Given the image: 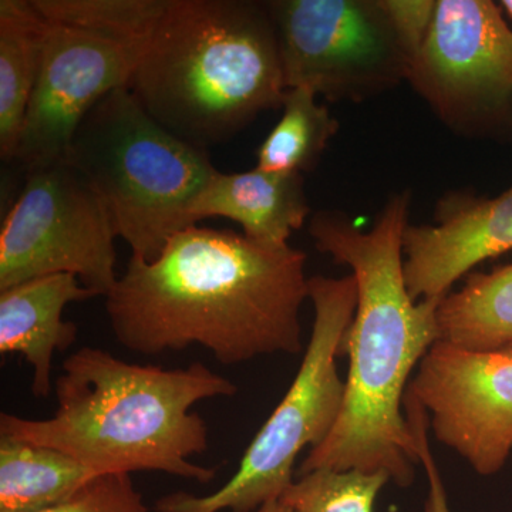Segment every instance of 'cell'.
Instances as JSON below:
<instances>
[{
	"mask_svg": "<svg viewBox=\"0 0 512 512\" xmlns=\"http://www.w3.org/2000/svg\"><path fill=\"white\" fill-rule=\"evenodd\" d=\"M389 481L384 473L312 471L295 481L281 501L296 512H373Z\"/></svg>",
	"mask_w": 512,
	"mask_h": 512,
	"instance_id": "obj_20",
	"label": "cell"
},
{
	"mask_svg": "<svg viewBox=\"0 0 512 512\" xmlns=\"http://www.w3.org/2000/svg\"><path fill=\"white\" fill-rule=\"evenodd\" d=\"M503 12L491 0H437L410 66L414 92L461 136H488L512 119V29Z\"/></svg>",
	"mask_w": 512,
	"mask_h": 512,
	"instance_id": "obj_9",
	"label": "cell"
},
{
	"mask_svg": "<svg viewBox=\"0 0 512 512\" xmlns=\"http://www.w3.org/2000/svg\"><path fill=\"white\" fill-rule=\"evenodd\" d=\"M311 215L302 174L218 171L191 208L192 222L224 217L237 222L245 237L268 247L289 245L293 232Z\"/></svg>",
	"mask_w": 512,
	"mask_h": 512,
	"instance_id": "obj_14",
	"label": "cell"
},
{
	"mask_svg": "<svg viewBox=\"0 0 512 512\" xmlns=\"http://www.w3.org/2000/svg\"><path fill=\"white\" fill-rule=\"evenodd\" d=\"M306 254L197 225L154 261L130 258L106 296L111 329L138 355L207 349L222 365L303 350Z\"/></svg>",
	"mask_w": 512,
	"mask_h": 512,
	"instance_id": "obj_1",
	"label": "cell"
},
{
	"mask_svg": "<svg viewBox=\"0 0 512 512\" xmlns=\"http://www.w3.org/2000/svg\"><path fill=\"white\" fill-rule=\"evenodd\" d=\"M338 131L339 121L325 106L316 103L312 90L288 89L282 101L281 120L258 148L256 168L285 174L311 171Z\"/></svg>",
	"mask_w": 512,
	"mask_h": 512,
	"instance_id": "obj_18",
	"label": "cell"
},
{
	"mask_svg": "<svg viewBox=\"0 0 512 512\" xmlns=\"http://www.w3.org/2000/svg\"><path fill=\"white\" fill-rule=\"evenodd\" d=\"M113 224L99 195L66 160L26 171L0 231V291L69 274L97 296L117 284Z\"/></svg>",
	"mask_w": 512,
	"mask_h": 512,
	"instance_id": "obj_7",
	"label": "cell"
},
{
	"mask_svg": "<svg viewBox=\"0 0 512 512\" xmlns=\"http://www.w3.org/2000/svg\"><path fill=\"white\" fill-rule=\"evenodd\" d=\"M512 249V185L494 198L463 191L439 201L434 224L403 235V274L414 301L441 299L481 262Z\"/></svg>",
	"mask_w": 512,
	"mask_h": 512,
	"instance_id": "obj_12",
	"label": "cell"
},
{
	"mask_svg": "<svg viewBox=\"0 0 512 512\" xmlns=\"http://www.w3.org/2000/svg\"><path fill=\"white\" fill-rule=\"evenodd\" d=\"M57 412L42 420L0 414V436L56 448L94 473L160 471L208 484L217 470L190 458L208 448V427L192 406L234 397L227 377L195 362L184 369L124 362L84 346L64 360Z\"/></svg>",
	"mask_w": 512,
	"mask_h": 512,
	"instance_id": "obj_3",
	"label": "cell"
},
{
	"mask_svg": "<svg viewBox=\"0 0 512 512\" xmlns=\"http://www.w3.org/2000/svg\"><path fill=\"white\" fill-rule=\"evenodd\" d=\"M46 22L143 53L168 0H32Z\"/></svg>",
	"mask_w": 512,
	"mask_h": 512,
	"instance_id": "obj_19",
	"label": "cell"
},
{
	"mask_svg": "<svg viewBox=\"0 0 512 512\" xmlns=\"http://www.w3.org/2000/svg\"><path fill=\"white\" fill-rule=\"evenodd\" d=\"M500 6L507 13L508 18L512 20V0H503V2H500Z\"/></svg>",
	"mask_w": 512,
	"mask_h": 512,
	"instance_id": "obj_25",
	"label": "cell"
},
{
	"mask_svg": "<svg viewBox=\"0 0 512 512\" xmlns=\"http://www.w3.org/2000/svg\"><path fill=\"white\" fill-rule=\"evenodd\" d=\"M64 160L99 195L131 258L147 262L195 225L192 205L218 173L207 150L165 130L128 86L90 110Z\"/></svg>",
	"mask_w": 512,
	"mask_h": 512,
	"instance_id": "obj_5",
	"label": "cell"
},
{
	"mask_svg": "<svg viewBox=\"0 0 512 512\" xmlns=\"http://www.w3.org/2000/svg\"><path fill=\"white\" fill-rule=\"evenodd\" d=\"M141 52L47 22L42 64L15 160L25 171L66 158L77 128L107 94L128 86Z\"/></svg>",
	"mask_w": 512,
	"mask_h": 512,
	"instance_id": "obj_11",
	"label": "cell"
},
{
	"mask_svg": "<svg viewBox=\"0 0 512 512\" xmlns=\"http://www.w3.org/2000/svg\"><path fill=\"white\" fill-rule=\"evenodd\" d=\"M315 319L298 375L282 402L249 444L237 473L210 495L174 493L157 501V512H255L281 500L293 481L303 448L320 446L335 429L346 384L336 359L357 306L355 276L309 278Z\"/></svg>",
	"mask_w": 512,
	"mask_h": 512,
	"instance_id": "obj_6",
	"label": "cell"
},
{
	"mask_svg": "<svg viewBox=\"0 0 512 512\" xmlns=\"http://www.w3.org/2000/svg\"><path fill=\"white\" fill-rule=\"evenodd\" d=\"M36 512H148L130 474H103L62 503Z\"/></svg>",
	"mask_w": 512,
	"mask_h": 512,
	"instance_id": "obj_21",
	"label": "cell"
},
{
	"mask_svg": "<svg viewBox=\"0 0 512 512\" xmlns=\"http://www.w3.org/2000/svg\"><path fill=\"white\" fill-rule=\"evenodd\" d=\"M268 6L288 89L359 103L407 82L410 62L382 0H272Z\"/></svg>",
	"mask_w": 512,
	"mask_h": 512,
	"instance_id": "obj_8",
	"label": "cell"
},
{
	"mask_svg": "<svg viewBox=\"0 0 512 512\" xmlns=\"http://www.w3.org/2000/svg\"><path fill=\"white\" fill-rule=\"evenodd\" d=\"M128 89L185 143H225L288 92L268 2L168 0Z\"/></svg>",
	"mask_w": 512,
	"mask_h": 512,
	"instance_id": "obj_4",
	"label": "cell"
},
{
	"mask_svg": "<svg viewBox=\"0 0 512 512\" xmlns=\"http://www.w3.org/2000/svg\"><path fill=\"white\" fill-rule=\"evenodd\" d=\"M409 392L439 443L480 476L503 470L512 454V345L467 350L439 340L421 359Z\"/></svg>",
	"mask_w": 512,
	"mask_h": 512,
	"instance_id": "obj_10",
	"label": "cell"
},
{
	"mask_svg": "<svg viewBox=\"0 0 512 512\" xmlns=\"http://www.w3.org/2000/svg\"><path fill=\"white\" fill-rule=\"evenodd\" d=\"M255 512H296L293 508L285 504L284 501H272V503L265 504L264 507L259 508Z\"/></svg>",
	"mask_w": 512,
	"mask_h": 512,
	"instance_id": "obj_24",
	"label": "cell"
},
{
	"mask_svg": "<svg viewBox=\"0 0 512 512\" xmlns=\"http://www.w3.org/2000/svg\"><path fill=\"white\" fill-rule=\"evenodd\" d=\"M404 413L412 429L414 443L417 448V460L424 468L427 481H429V493H427L424 512H451L448 507L446 488L441 477L436 458L431 453L429 443V416L426 410L417 402L412 393L407 392L404 397Z\"/></svg>",
	"mask_w": 512,
	"mask_h": 512,
	"instance_id": "obj_23",
	"label": "cell"
},
{
	"mask_svg": "<svg viewBox=\"0 0 512 512\" xmlns=\"http://www.w3.org/2000/svg\"><path fill=\"white\" fill-rule=\"evenodd\" d=\"M410 192H397L362 231L342 211L315 212L309 234L315 247L352 269L357 306L343 340L349 356L345 402L328 439L311 448L299 474L318 470L384 473L399 487L414 481L417 448L403 413L409 379L439 342L441 299L414 301L403 274V235Z\"/></svg>",
	"mask_w": 512,
	"mask_h": 512,
	"instance_id": "obj_2",
	"label": "cell"
},
{
	"mask_svg": "<svg viewBox=\"0 0 512 512\" xmlns=\"http://www.w3.org/2000/svg\"><path fill=\"white\" fill-rule=\"evenodd\" d=\"M47 22L32 0H0V156L15 160L42 64Z\"/></svg>",
	"mask_w": 512,
	"mask_h": 512,
	"instance_id": "obj_15",
	"label": "cell"
},
{
	"mask_svg": "<svg viewBox=\"0 0 512 512\" xmlns=\"http://www.w3.org/2000/svg\"><path fill=\"white\" fill-rule=\"evenodd\" d=\"M382 3L412 66L429 36L437 0H382Z\"/></svg>",
	"mask_w": 512,
	"mask_h": 512,
	"instance_id": "obj_22",
	"label": "cell"
},
{
	"mask_svg": "<svg viewBox=\"0 0 512 512\" xmlns=\"http://www.w3.org/2000/svg\"><path fill=\"white\" fill-rule=\"evenodd\" d=\"M93 296L69 274L43 276L0 291V353H20L33 366V396H49L53 357L76 342L77 326L63 320L64 308Z\"/></svg>",
	"mask_w": 512,
	"mask_h": 512,
	"instance_id": "obj_13",
	"label": "cell"
},
{
	"mask_svg": "<svg viewBox=\"0 0 512 512\" xmlns=\"http://www.w3.org/2000/svg\"><path fill=\"white\" fill-rule=\"evenodd\" d=\"M439 340L467 350L512 345V264L476 272L437 308Z\"/></svg>",
	"mask_w": 512,
	"mask_h": 512,
	"instance_id": "obj_17",
	"label": "cell"
},
{
	"mask_svg": "<svg viewBox=\"0 0 512 512\" xmlns=\"http://www.w3.org/2000/svg\"><path fill=\"white\" fill-rule=\"evenodd\" d=\"M99 474L56 448L0 436V512H36L62 503Z\"/></svg>",
	"mask_w": 512,
	"mask_h": 512,
	"instance_id": "obj_16",
	"label": "cell"
}]
</instances>
